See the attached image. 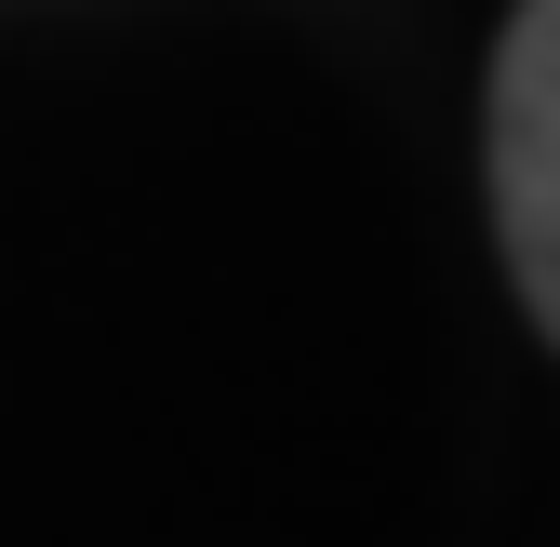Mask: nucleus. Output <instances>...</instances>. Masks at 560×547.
I'll return each mask as SVG.
<instances>
[{
    "label": "nucleus",
    "instance_id": "1",
    "mask_svg": "<svg viewBox=\"0 0 560 547\" xmlns=\"http://www.w3.org/2000/svg\"><path fill=\"white\" fill-rule=\"evenodd\" d=\"M494 241H508V281L534 307V334L560 348V0H521L508 40H494Z\"/></svg>",
    "mask_w": 560,
    "mask_h": 547
}]
</instances>
